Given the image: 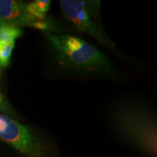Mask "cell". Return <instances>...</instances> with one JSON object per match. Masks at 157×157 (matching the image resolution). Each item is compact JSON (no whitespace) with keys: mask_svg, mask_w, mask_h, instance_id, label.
<instances>
[{"mask_svg":"<svg viewBox=\"0 0 157 157\" xmlns=\"http://www.w3.org/2000/svg\"><path fill=\"white\" fill-rule=\"evenodd\" d=\"M46 37L63 66L85 71L112 73V66L105 55L82 39L52 32H46Z\"/></svg>","mask_w":157,"mask_h":157,"instance_id":"obj_1","label":"cell"},{"mask_svg":"<svg viewBox=\"0 0 157 157\" xmlns=\"http://www.w3.org/2000/svg\"><path fill=\"white\" fill-rule=\"evenodd\" d=\"M0 139L29 157H46L44 148L27 127L0 115Z\"/></svg>","mask_w":157,"mask_h":157,"instance_id":"obj_2","label":"cell"},{"mask_svg":"<svg viewBox=\"0 0 157 157\" xmlns=\"http://www.w3.org/2000/svg\"><path fill=\"white\" fill-rule=\"evenodd\" d=\"M60 6L63 16L77 30L90 35L105 46H113L92 20L85 2L61 0L60 1Z\"/></svg>","mask_w":157,"mask_h":157,"instance_id":"obj_3","label":"cell"},{"mask_svg":"<svg viewBox=\"0 0 157 157\" xmlns=\"http://www.w3.org/2000/svg\"><path fill=\"white\" fill-rule=\"evenodd\" d=\"M0 19L11 26H29L36 29L38 23L26 10V3L17 0H0ZM44 21V20H43Z\"/></svg>","mask_w":157,"mask_h":157,"instance_id":"obj_4","label":"cell"},{"mask_svg":"<svg viewBox=\"0 0 157 157\" xmlns=\"http://www.w3.org/2000/svg\"><path fill=\"white\" fill-rule=\"evenodd\" d=\"M50 5L51 1L49 0H36L26 4V10L35 20L43 21L48 18L47 13L50 10Z\"/></svg>","mask_w":157,"mask_h":157,"instance_id":"obj_5","label":"cell"},{"mask_svg":"<svg viewBox=\"0 0 157 157\" xmlns=\"http://www.w3.org/2000/svg\"><path fill=\"white\" fill-rule=\"evenodd\" d=\"M22 33L21 29L6 24L0 19V41H15Z\"/></svg>","mask_w":157,"mask_h":157,"instance_id":"obj_6","label":"cell"},{"mask_svg":"<svg viewBox=\"0 0 157 157\" xmlns=\"http://www.w3.org/2000/svg\"><path fill=\"white\" fill-rule=\"evenodd\" d=\"M15 41H0V66L5 68L10 61Z\"/></svg>","mask_w":157,"mask_h":157,"instance_id":"obj_7","label":"cell"},{"mask_svg":"<svg viewBox=\"0 0 157 157\" xmlns=\"http://www.w3.org/2000/svg\"><path fill=\"white\" fill-rule=\"evenodd\" d=\"M1 102H2V96L0 95V103H1Z\"/></svg>","mask_w":157,"mask_h":157,"instance_id":"obj_8","label":"cell"},{"mask_svg":"<svg viewBox=\"0 0 157 157\" xmlns=\"http://www.w3.org/2000/svg\"><path fill=\"white\" fill-rule=\"evenodd\" d=\"M0 76H1V70H0Z\"/></svg>","mask_w":157,"mask_h":157,"instance_id":"obj_9","label":"cell"}]
</instances>
